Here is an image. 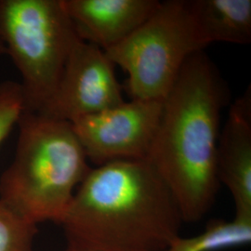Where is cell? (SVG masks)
I'll list each match as a JSON object with an SVG mask.
<instances>
[{"label":"cell","mask_w":251,"mask_h":251,"mask_svg":"<svg viewBox=\"0 0 251 251\" xmlns=\"http://www.w3.org/2000/svg\"><path fill=\"white\" fill-rule=\"evenodd\" d=\"M13 161L0 178V201L28 222L60 224L91 170L70 122L25 111Z\"/></svg>","instance_id":"cell-3"},{"label":"cell","mask_w":251,"mask_h":251,"mask_svg":"<svg viewBox=\"0 0 251 251\" xmlns=\"http://www.w3.org/2000/svg\"><path fill=\"white\" fill-rule=\"evenodd\" d=\"M229 92L204 51L192 55L163 100L146 160L175 199L183 223H197L215 201L216 157Z\"/></svg>","instance_id":"cell-1"},{"label":"cell","mask_w":251,"mask_h":251,"mask_svg":"<svg viewBox=\"0 0 251 251\" xmlns=\"http://www.w3.org/2000/svg\"><path fill=\"white\" fill-rule=\"evenodd\" d=\"M78 38L63 0H0V41L20 73L26 111L47 110Z\"/></svg>","instance_id":"cell-4"},{"label":"cell","mask_w":251,"mask_h":251,"mask_svg":"<svg viewBox=\"0 0 251 251\" xmlns=\"http://www.w3.org/2000/svg\"><path fill=\"white\" fill-rule=\"evenodd\" d=\"M26 111L24 93L18 82L0 83V145Z\"/></svg>","instance_id":"cell-13"},{"label":"cell","mask_w":251,"mask_h":251,"mask_svg":"<svg viewBox=\"0 0 251 251\" xmlns=\"http://www.w3.org/2000/svg\"><path fill=\"white\" fill-rule=\"evenodd\" d=\"M251 241V219L234 216L230 221L212 220L204 231L196 235H179L164 251H220Z\"/></svg>","instance_id":"cell-11"},{"label":"cell","mask_w":251,"mask_h":251,"mask_svg":"<svg viewBox=\"0 0 251 251\" xmlns=\"http://www.w3.org/2000/svg\"><path fill=\"white\" fill-rule=\"evenodd\" d=\"M179 207L146 159L89 171L60 225L67 244L102 251H164L179 235Z\"/></svg>","instance_id":"cell-2"},{"label":"cell","mask_w":251,"mask_h":251,"mask_svg":"<svg viewBox=\"0 0 251 251\" xmlns=\"http://www.w3.org/2000/svg\"><path fill=\"white\" fill-rule=\"evenodd\" d=\"M37 225L0 201V251H33Z\"/></svg>","instance_id":"cell-12"},{"label":"cell","mask_w":251,"mask_h":251,"mask_svg":"<svg viewBox=\"0 0 251 251\" xmlns=\"http://www.w3.org/2000/svg\"><path fill=\"white\" fill-rule=\"evenodd\" d=\"M78 37L104 51L123 42L152 16L157 0H63Z\"/></svg>","instance_id":"cell-8"},{"label":"cell","mask_w":251,"mask_h":251,"mask_svg":"<svg viewBox=\"0 0 251 251\" xmlns=\"http://www.w3.org/2000/svg\"><path fill=\"white\" fill-rule=\"evenodd\" d=\"M205 48L189 0H167L132 35L105 53L127 74L126 88L131 99L164 100L185 62Z\"/></svg>","instance_id":"cell-5"},{"label":"cell","mask_w":251,"mask_h":251,"mask_svg":"<svg viewBox=\"0 0 251 251\" xmlns=\"http://www.w3.org/2000/svg\"><path fill=\"white\" fill-rule=\"evenodd\" d=\"M115 64L104 50L78 38L44 115L72 123L125 101Z\"/></svg>","instance_id":"cell-7"},{"label":"cell","mask_w":251,"mask_h":251,"mask_svg":"<svg viewBox=\"0 0 251 251\" xmlns=\"http://www.w3.org/2000/svg\"><path fill=\"white\" fill-rule=\"evenodd\" d=\"M63 251H102L100 250H97L94 248L81 246V245H75V244H67L66 249Z\"/></svg>","instance_id":"cell-14"},{"label":"cell","mask_w":251,"mask_h":251,"mask_svg":"<svg viewBox=\"0 0 251 251\" xmlns=\"http://www.w3.org/2000/svg\"><path fill=\"white\" fill-rule=\"evenodd\" d=\"M4 54H6L5 48H4V46H3V44H2L1 41H0V56H2V55H4Z\"/></svg>","instance_id":"cell-15"},{"label":"cell","mask_w":251,"mask_h":251,"mask_svg":"<svg viewBox=\"0 0 251 251\" xmlns=\"http://www.w3.org/2000/svg\"><path fill=\"white\" fill-rule=\"evenodd\" d=\"M163 100L131 99L81 117L72 124L89 161L96 166L146 159L161 116Z\"/></svg>","instance_id":"cell-6"},{"label":"cell","mask_w":251,"mask_h":251,"mask_svg":"<svg viewBox=\"0 0 251 251\" xmlns=\"http://www.w3.org/2000/svg\"><path fill=\"white\" fill-rule=\"evenodd\" d=\"M189 7L205 47L214 42H251V0H189Z\"/></svg>","instance_id":"cell-10"},{"label":"cell","mask_w":251,"mask_h":251,"mask_svg":"<svg viewBox=\"0 0 251 251\" xmlns=\"http://www.w3.org/2000/svg\"><path fill=\"white\" fill-rule=\"evenodd\" d=\"M217 176L229 190L235 206V217L251 219V87L230 107L220 132Z\"/></svg>","instance_id":"cell-9"}]
</instances>
